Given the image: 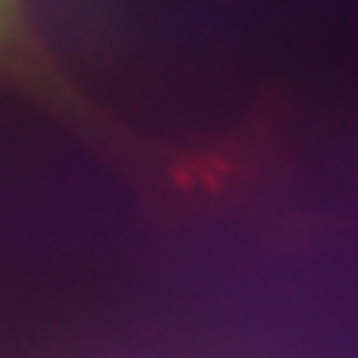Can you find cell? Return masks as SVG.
I'll list each match as a JSON object with an SVG mask.
<instances>
[{
	"mask_svg": "<svg viewBox=\"0 0 358 358\" xmlns=\"http://www.w3.org/2000/svg\"><path fill=\"white\" fill-rule=\"evenodd\" d=\"M0 91L59 117H87L82 93L40 31L31 0H0Z\"/></svg>",
	"mask_w": 358,
	"mask_h": 358,
	"instance_id": "6da1fadb",
	"label": "cell"
}]
</instances>
